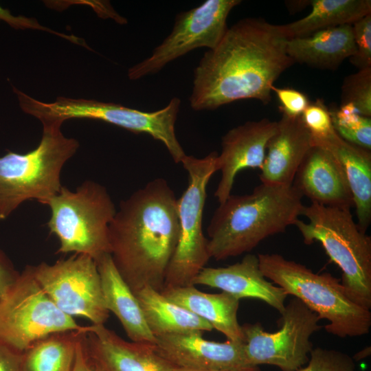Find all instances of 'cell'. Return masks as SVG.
Instances as JSON below:
<instances>
[{
    "mask_svg": "<svg viewBox=\"0 0 371 371\" xmlns=\"http://www.w3.org/2000/svg\"><path fill=\"white\" fill-rule=\"evenodd\" d=\"M76 340L56 334L37 341L23 352L22 371H61Z\"/></svg>",
    "mask_w": 371,
    "mask_h": 371,
    "instance_id": "484cf974",
    "label": "cell"
},
{
    "mask_svg": "<svg viewBox=\"0 0 371 371\" xmlns=\"http://www.w3.org/2000/svg\"><path fill=\"white\" fill-rule=\"evenodd\" d=\"M280 315V328L274 333L265 330L260 322L241 325L245 354L250 366L266 364L281 371H296L308 363L313 349L311 337L321 329L320 319L295 297Z\"/></svg>",
    "mask_w": 371,
    "mask_h": 371,
    "instance_id": "8fae6325",
    "label": "cell"
},
{
    "mask_svg": "<svg viewBox=\"0 0 371 371\" xmlns=\"http://www.w3.org/2000/svg\"><path fill=\"white\" fill-rule=\"evenodd\" d=\"M18 276L5 257L0 252V298Z\"/></svg>",
    "mask_w": 371,
    "mask_h": 371,
    "instance_id": "836d02e7",
    "label": "cell"
},
{
    "mask_svg": "<svg viewBox=\"0 0 371 371\" xmlns=\"http://www.w3.org/2000/svg\"><path fill=\"white\" fill-rule=\"evenodd\" d=\"M135 295L146 324L155 337L170 334L203 333L213 329L207 322L150 286L143 287Z\"/></svg>",
    "mask_w": 371,
    "mask_h": 371,
    "instance_id": "cb8c5ba5",
    "label": "cell"
},
{
    "mask_svg": "<svg viewBox=\"0 0 371 371\" xmlns=\"http://www.w3.org/2000/svg\"><path fill=\"white\" fill-rule=\"evenodd\" d=\"M85 334L88 359L103 371H172L174 368L157 352L155 344L127 341L104 324H92Z\"/></svg>",
    "mask_w": 371,
    "mask_h": 371,
    "instance_id": "2e32d148",
    "label": "cell"
},
{
    "mask_svg": "<svg viewBox=\"0 0 371 371\" xmlns=\"http://www.w3.org/2000/svg\"><path fill=\"white\" fill-rule=\"evenodd\" d=\"M172 371H220V370H201V369L174 367Z\"/></svg>",
    "mask_w": 371,
    "mask_h": 371,
    "instance_id": "74e56055",
    "label": "cell"
},
{
    "mask_svg": "<svg viewBox=\"0 0 371 371\" xmlns=\"http://www.w3.org/2000/svg\"><path fill=\"white\" fill-rule=\"evenodd\" d=\"M43 290L65 314L104 324L109 316L95 261L83 254L30 267Z\"/></svg>",
    "mask_w": 371,
    "mask_h": 371,
    "instance_id": "7c38bea8",
    "label": "cell"
},
{
    "mask_svg": "<svg viewBox=\"0 0 371 371\" xmlns=\"http://www.w3.org/2000/svg\"><path fill=\"white\" fill-rule=\"evenodd\" d=\"M355 54L350 61L359 70L371 67V13L352 24Z\"/></svg>",
    "mask_w": 371,
    "mask_h": 371,
    "instance_id": "f546056e",
    "label": "cell"
},
{
    "mask_svg": "<svg viewBox=\"0 0 371 371\" xmlns=\"http://www.w3.org/2000/svg\"><path fill=\"white\" fill-rule=\"evenodd\" d=\"M335 132L344 140L371 150V119L361 115L352 103L329 109Z\"/></svg>",
    "mask_w": 371,
    "mask_h": 371,
    "instance_id": "4316f807",
    "label": "cell"
},
{
    "mask_svg": "<svg viewBox=\"0 0 371 371\" xmlns=\"http://www.w3.org/2000/svg\"><path fill=\"white\" fill-rule=\"evenodd\" d=\"M240 0H207L200 5L178 14L169 35L152 54L128 69L131 80L154 74L167 64L200 47L214 49L228 27L227 19Z\"/></svg>",
    "mask_w": 371,
    "mask_h": 371,
    "instance_id": "4fadbf2b",
    "label": "cell"
},
{
    "mask_svg": "<svg viewBox=\"0 0 371 371\" xmlns=\"http://www.w3.org/2000/svg\"><path fill=\"white\" fill-rule=\"evenodd\" d=\"M203 333H177L156 337L157 352L174 367L220 371H260L246 359L244 341H209Z\"/></svg>",
    "mask_w": 371,
    "mask_h": 371,
    "instance_id": "5bb4252c",
    "label": "cell"
},
{
    "mask_svg": "<svg viewBox=\"0 0 371 371\" xmlns=\"http://www.w3.org/2000/svg\"><path fill=\"white\" fill-rule=\"evenodd\" d=\"M271 91L277 95L282 114L289 117L301 116L310 103L304 93L291 88H280L273 85Z\"/></svg>",
    "mask_w": 371,
    "mask_h": 371,
    "instance_id": "1f68e13d",
    "label": "cell"
},
{
    "mask_svg": "<svg viewBox=\"0 0 371 371\" xmlns=\"http://www.w3.org/2000/svg\"><path fill=\"white\" fill-rule=\"evenodd\" d=\"M179 235L177 199L164 179L120 203L109 227L110 254L134 294L144 286L162 291Z\"/></svg>",
    "mask_w": 371,
    "mask_h": 371,
    "instance_id": "7a4b0ae2",
    "label": "cell"
},
{
    "mask_svg": "<svg viewBox=\"0 0 371 371\" xmlns=\"http://www.w3.org/2000/svg\"><path fill=\"white\" fill-rule=\"evenodd\" d=\"M284 25L246 18L228 27L194 70L190 104L195 111L214 110L244 99L266 104L271 87L294 61L286 51Z\"/></svg>",
    "mask_w": 371,
    "mask_h": 371,
    "instance_id": "6da1fadb",
    "label": "cell"
},
{
    "mask_svg": "<svg viewBox=\"0 0 371 371\" xmlns=\"http://www.w3.org/2000/svg\"><path fill=\"white\" fill-rule=\"evenodd\" d=\"M23 352L0 340V371H22Z\"/></svg>",
    "mask_w": 371,
    "mask_h": 371,
    "instance_id": "d6a6232c",
    "label": "cell"
},
{
    "mask_svg": "<svg viewBox=\"0 0 371 371\" xmlns=\"http://www.w3.org/2000/svg\"><path fill=\"white\" fill-rule=\"evenodd\" d=\"M312 146V136L301 116L282 114L269 139L260 179L262 183L291 186L304 158Z\"/></svg>",
    "mask_w": 371,
    "mask_h": 371,
    "instance_id": "d6986e66",
    "label": "cell"
},
{
    "mask_svg": "<svg viewBox=\"0 0 371 371\" xmlns=\"http://www.w3.org/2000/svg\"><path fill=\"white\" fill-rule=\"evenodd\" d=\"M277 122L267 118L249 121L227 131L222 137L221 153L216 157V170L221 178L214 193L219 203L231 194L235 177L246 168L261 169L267 144L275 133Z\"/></svg>",
    "mask_w": 371,
    "mask_h": 371,
    "instance_id": "9a60e30c",
    "label": "cell"
},
{
    "mask_svg": "<svg viewBox=\"0 0 371 371\" xmlns=\"http://www.w3.org/2000/svg\"><path fill=\"white\" fill-rule=\"evenodd\" d=\"M286 51L294 61L320 69H336L355 54L352 25L319 30L288 40Z\"/></svg>",
    "mask_w": 371,
    "mask_h": 371,
    "instance_id": "603a6c76",
    "label": "cell"
},
{
    "mask_svg": "<svg viewBox=\"0 0 371 371\" xmlns=\"http://www.w3.org/2000/svg\"><path fill=\"white\" fill-rule=\"evenodd\" d=\"M312 144L329 151L339 163L352 194L360 229L371 222V153L342 139L335 131L325 138L312 137Z\"/></svg>",
    "mask_w": 371,
    "mask_h": 371,
    "instance_id": "ffe728a7",
    "label": "cell"
},
{
    "mask_svg": "<svg viewBox=\"0 0 371 371\" xmlns=\"http://www.w3.org/2000/svg\"><path fill=\"white\" fill-rule=\"evenodd\" d=\"M100 273L105 306L120 322L133 342L155 344L139 301L115 267L110 254L95 261Z\"/></svg>",
    "mask_w": 371,
    "mask_h": 371,
    "instance_id": "44dd1931",
    "label": "cell"
},
{
    "mask_svg": "<svg viewBox=\"0 0 371 371\" xmlns=\"http://www.w3.org/2000/svg\"><path fill=\"white\" fill-rule=\"evenodd\" d=\"M87 330L56 306L30 267L18 275L0 298V340L21 352L49 336Z\"/></svg>",
    "mask_w": 371,
    "mask_h": 371,
    "instance_id": "9c48e42d",
    "label": "cell"
},
{
    "mask_svg": "<svg viewBox=\"0 0 371 371\" xmlns=\"http://www.w3.org/2000/svg\"><path fill=\"white\" fill-rule=\"evenodd\" d=\"M90 371H103L98 365L90 362Z\"/></svg>",
    "mask_w": 371,
    "mask_h": 371,
    "instance_id": "f35d334b",
    "label": "cell"
},
{
    "mask_svg": "<svg viewBox=\"0 0 371 371\" xmlns=\"http://www.w3.org/2000/svg\"><path fill=\"white\" fill-rule=\"evenodd\" d=\"M4 21L14 27H25L30 25V21L24 18L14 16L8 10L0 7V21Z\"/></svg>",
    "mask_w": 371,
    "mask_h": 371,
    "instance_id": "d590c367",
    "label": "cell"
},
{
    "mask_svg": "<svg viewBox=\"0 0 371 371\" xmlns=\"http://www.w3.org/2000/svg\"><path fill=\"white\" fill-rule=\"evenodd\" d=\"M80 337L76 338L74 359L71 371H90L89 361L86 352L85 342Z\"/></svg>",
    "mask_w": 371,
    "mask_h": 371,
    "instance_id": "e575fe53",
    "label": "cell"
},
{
    "mask_svg": "<svg viewBox=\"0 0 371 371\" xmlns=\"http://www.w3.org/2000/svg\"><path fill=\"white\" fill-rule=\"evenodd\" d=\"M47 205V227L59 240L58 253L83 254L95 261L110 254L109 227L116 209L105 187L93 181L75 191L62 186Z\"/></svg>",
    "mask_w": 371,
    "mask_h": 371,
    "instance_id": "ba28073f",
    "label": "cell"
},
{
    "mask_svg": "<svg viewBox=\"0 0 371 371\" xmlns=\"http://www.w3.org/2000/svg\"><path fill=\"white\" fill-rule=\"evenodd\" d=\"M301 118L313 138H325L335 131L329 109L320 100L310 102Z\"/></svg>",
    "mask_w": 371,
    "mask_h": 371,
    "instance_id": "4dcf8cb0",
    "label": "cell"
},
{
    "mask_svg": "<svg viewBox=\"0 0 371 371\" xmlns=\"http://www.w3.org/2000/svg\"><path fill=\"white\" fill-rule=\"evenodd\" d=\"M161 293L168 300L207 322L227 340L244 341L242 326L237 317L240 300L234 295L223 291L207 293L194 286L166 289Z\"/></svg>",
    "mask_w": 371,
    "mask_h": 371,
    "instance_id": "7402d4cb",
    "label": "cell"
},
{
    "mask_svg": "<svg viewBox=\"0 0 371 371\" xmlns=\"http://www.w3.org/2000/svg\"><path fill=\"white\" fill-rule=\"evenodd\" d=\"M217 156L216 151L203 158L186 155L181 161L188 173V186L177 199L179 235L168 267L163 290L193 286L194 279L210 258L202 221L206 188L211 177L217 171Z\"/></svg>",
    "mask_w": 371,
    "mask_h": 371,
    "instance_id": "30bf717a",
    "label": "cell"
},
{
    "mask_svg": "<svg viewBox=\"0 0 371 371\" xmlns=\"http://www.w3.org/2000/svg\"><path fill=\"white\" fill-rule=\"evenodd\" d=\"M341 104L352 103L360 115H371V67L348 76L341 86Z\"/></svg>",
    "mask_w": 371,
    "mask_h": 371,
    "instance_id": "83f0119b",
    "label": "cell"
},
{
    "mask_svg": "<svg viewBox=\"0 0 371 371\" xmlns=\"http://www.w3.org/2000/svg\"><path fill=\"white\" fill-rule=\"evenodd\" d=\"M264 276L286 293L301 300L320 319L330 334L339 337H360L371 327V312L353 302L340 280L329 273H317L305 265L278 254H259Z\"/></svg>",
    "mask_w": 371,
    "mask_h": 371,
    "instance_id": "277c9868",
    "label": "cell"
},
{
    "mask_svg": "<svg viewBox=\"0 0 371 371\" xmlns=\"http://www.w3.org/2000/svg\"><path fill=\"white\" fill-rule=\"evenodd\" d=\"M294 225L304 243L317 241L341 270V284L355 304L371 308V238L360 229L350 209L311 202L304 205Z\"/></svg>",
    "mask_w": 371,
    "mask_h": 371,
    "instance_id": "5b68a950",
    "label": "cell"
},
{
    "mask_svg": "<svg viewBox=\"0 0 371 371\" xmlns=\"http://www.w3.org/2000/svg\"><path fill=\"white\" fill-rule=\"evenodd\" d=\"M302 197L293 185L262 183L249 194H230L219 203L207 227L210 258L249 252L267 237L284 232L301 216Z\"/></svg>",
    "mask_w": 371,
    "mask_h": 371,
    "instance_id": "3957f363",
    "label": "cell"
},
{
    "mask_svg": "<svg viewBox=\"0 0 371 371\" xmlns=\"http://www.w3.org/2000/svg\"><path fill=\"white\" fill-rule=\"evenodd\" d=\"M354 359L337 350L317 347L311 353L308 363L296 371H355Z\"/></svg>",
    "mask_w": 371,
    "mask_h": 371,
    "instance_id": "f1b7e54d",
    "label": "cell"
},
{
    "mask_svg": "<svg viewBox=\"0 0 371 371\" xmlns=\"http://www.w3.org/2000/svg\"><path fill=\"white\" fill-rule=\"evenodd\" d=\"M293 186L311 202L341 208L354 207L352 194L339 163L318 145L312 144L295 174Z\"/></svg>",
    "mask_w": 371,
    "mask_h": 371,
    "instance_id": "ac0fdd59",
    "label": "cell"
},
{
    "mask_svg": "<svg viewBox=\"0 0 371 371\" xmlns=\"http://www.w3.org/2000/svg\"><path fill=\"white\" fill-rule=\"evenodd\" d=\"M205 285L229 293L238 299L262 300L280 314L288 296L262 274L258 256L247 254L238 262L224 267H204L194 279L192 285Z\"/></svg>",
    "mask_w": 371,
    "mask_h": 371,
    "instance_id": "e0dca14e",
    "label": "cell"
},
{
    "mask_svg": "<svg viewBox=\"0 0 371 371\" xmlns=\"http://www.w3.org/2000/svg\"><path fill=\"white\" fill-rule=\"evenodd\" d=\"M74 354V350L67 359L61 371H71V370Z\"/></svg>",
    "mask_w": 371,
    "mask_h": 371,
    "instance_id": "8d00e7d4",
    "label": "cell"
},
{
    "mask_svg": "<svg viewBox=\"0 0 371 371\" xmlns=\"http://www.w3.org/2000/svg\"><path fill=\"white\" fill-rule=\"evenodd\" d=\"M79 142L60 127H43L38 146L25 154L8 151L0 157V221L30 200L47 205L60 190V172Z\"/></svg>",
    "mask_w": 371,
    "mask_h": 371,
    "instance_id": "52a82bcc",
    "label": "cell"
},
{
    "mask_svg": "<svg viewBox=\"0 0 371 371\" xmlns=\"http://www.w3.org/2000/svg\"><path fill=\"white\" fill-rule=\"evenodd\" d=\"M306 16L284 24L289 37H304L321 30L353 23L371 13L370 0H313Z\"/></svg>",
    "mask_w": 371,
    "mask_h": 371,
    "instance_id": "d4e9b609",
    "label": "cell"
},
{
    "mask_svg": "<svg viewBox=\"0 0 371 371\" xmlns=\"http://www.w3.org/2000/svg\"><path fill=\"white\" fill-rule=\"evenodd\" d=\"M22 111L38 119L43 127H61L71 119H91L106 122L135 133H146L162 142L175 163L186 153L175 133V123L181 100L174 97L164 108L146 112L113 102L58 97L44 102L13 87Z\"/></svg>",
    "mask_w": 371,
    "mask_h": 371,
    "instance_id": "8992f818",
    "label": "cell"
}]
</instances>
